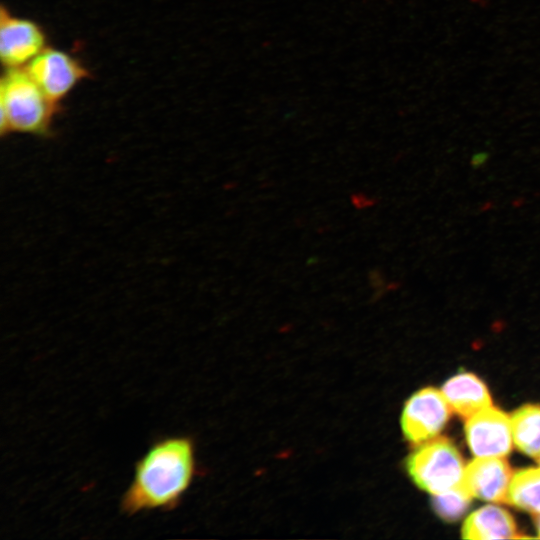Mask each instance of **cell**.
I'll use <instances>...</instances> for the list:
<instances>
[{"label":"cell","instance_id":"cell-1","mask_svg":"<svg viewBox=\"0 0 540 540\" xmlns=\"http://www.w3.org/2000/svg\"><path fill=\"white\" fill-rule=\"evenodd\" d=\"M197 474L195 442L191 436L159 437L136 461L133 479L121 496L120 510L127 516L174 510Z\"/></svg>","mask_w":540,"mask_h":540},{"label":"cell","instance_id":"cell-2","mask_svg":"<svg viewBox=\"0 0 540 540\" xmlns=\"http://www.w3.org/2000/svg\"><path fill=\"white\" fill-rule=\"evenodd\" d=\"M54 104L27 71L10 68L0 87L1 132L46 133Z\"/></svg>","mask_w":540,"mask_h":540},{"label":"cell","instance_id":"cell-3","mask_svg":"<svg viewBox=\"0 0 540 540\" xmlns=\"http://www.w3.org/2000/svg\"><path fill=\"white\" fill-rule=\"evenodd\" d=\"M414 483L433 495L462 483L465 465L454 444L445 437H435L417 445L406 460Z\"/></svg>","mask_w":540,"mask_h":540},{"label":"cell","instance_id":"cell-4","mask_svg":"<svg viewBox=\"0 0 540 540\" xmlns=\"http://www.w3.org/2000/svg\"><path fill=\"white\" fill-rule=\"evenodd\" d=\"M452 413L442 391L426 387L414 393L406 402L401 427L405 438L419 445L435 438Z\"/></svg>","mask_w":540,"mask_h":540},{"label":"cell","instance_id":"cell-5","mask_svg":"<svg viewBox=\"0 0 540 540\" xmlns=\"http://www.w3.org/2000/svg\"><path fill=\"white\" fill-rule=\"evenodd\" d=\"M465 434L476 457H504L512 449L511 419L492 405L466 420Z\"/></svg>","mask_w":540,"mask_h":540},{"label":"cell","instance_id":"cell-6","mask_svg":"<svg viewBox=\"0 0 540 540\" xmlns=\"http://www.w3.org/2000/svg\"><path fill=\"white\" fill-rule=\"evenodd\" d=\"M26 71L53 102L65 96L85 75L76 60L55 49H43L28 63Z\"/></svg>","mask_w":540,"mask_h":540},{"label":"cell","instance_id":"cell-7","mask_svg":"<svg viewBox=\"0 0 540 540\" xmlns=\"http://www.w3.org/2000/svg\"><path fill=\"white\" fill-rule=\"evenodd\" d=\"M44 46V35L32 21L1 12L0 56L3 64L16 68L30 62Z\"/></svg>","mask_w":540,"mask_h":540},{"label":"cell","instance_id":"cell-8","mask_svg":"<svg viewBox=\"0 0 540 540\" xmlns=\"http://www.w3.org/2000/svg\"><path fill=\"white\" fill-rule=\"evenodd\" d=\"M512 476L504 457H477L465 467L462 484L473 497L507 504Z\"/></svg>","mask_w":540,"mask_h":540},{"label":"cell","instance_id":"cell-9","mask_svg":"<svg viewBox=\"0 0 540 540\" xmlns=\"http://www.w3.org/2000/svg\"><path fill=\"white\" fill-rule=\"evenodd\" d=\"M442 392L452 412L464 420L492 405L486 385L472 373L452 377L443 385Z\"/></svg>","mask_w":540,"mask_h":540},{"label":"cell","instance_id":"cell-10","mask_svg":"<svg viewBox=\"0 0 540 540\" xmlns=\"http://www.w3.org/2000/svg\"><path fill=\"white\" fill-rule=\"evenodd\" d=\"M462 537L466 539H506L520 538L513 517L506 510L488 505L470 514L462 527Z\"/></svg>","mask_w":540,"mask_h":540},{"label":"cell","instance_id":"cell-11","mask_svg":"<svg viewBox=\"0 0 540 540\" xmlns=\"http://www.w3.org/2000/svg\"><path fill=\"white\" fill-rule=\"evenodd\" d=\"M510 419L514 444L536 459L540 454V405H524L515 410Z\"/></svg>","mask_w":540,"mask_h":540},{"label":"cell","instance_id":"cell-12","mask_svg":"<svg viewBox=\"0 0 540 540\" xmlns=\"http://www.w3.org/2000/svg\"><path fill=\"white\" fill-rule=\"evenodd\" d=\"M507 504L533 514L540 512V468H524L513 473Z\"/></svg>","mask_w":540,"mask_h":540},{"label":"cell","instance_id":"cell-13","mask_svg":"<svg viewBox=\"0 0 540 540\" xmlns=\"http://www.w3.org/2000/svg\"><path fill=\"white\" fill-rule=\"evenodd\" d=\"M472 497L461 483L448 491L433 495L432 507L438 516L452 522L458 520L467 511Z\"/></svg>","mask_w":540,"mask_h":540},{"label":"cell","instance_id":"cell-14","mask_svg":"<svg viewBox=\"0 0 540 540\" xmlns=\"http://www.w3.org/2000/svg\"><path fill=\"white\" fill-rule=\"evenodd\" d=\"M534 520H535V526H536V529L538 531L539 538H540V512L534 514Z\"/></svg>","mask_w":540,"mask_h":540},{"label":"cell","instance_id":"cell-15","mask_svg":"<svg viewBox=\"0 0 540 540\" xmlns=\"http://www.w3.org/2000/svg\"><path fill=\"white\" fill-rule=\"evenodd\" d=\"M538 464L540 465V454L538 455V457L536 458Z\"/></svg>","mask_w":540,"mask_h":540}]
</instances>
